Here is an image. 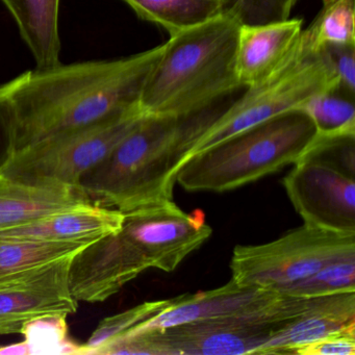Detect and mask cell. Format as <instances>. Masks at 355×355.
<instances>
[{
    "mask_svg": "<svg viewBox=\"0 0 355 355\" xmlns=\"http://www.w3.org/2000/svg\"><path fill=\"white\" fill-rule=\"evenodd\" d=\"M164 49L165 43L120 59L36 68L12 80L17 151L138 105Z\"/></svg>",
    "mask_w": 355,
    "mask_h": 355,
    "instance_id": "cell-1",
    "label": "cell"
},
{
    "mask_svg": "<svg viewBox=\"0 0 355 355\" xmlns=\"http://www.w3.org/2000/svg\"><path fill=\"white\" fill-rule=\"evenodd\" d=\"M230 103L223 101L184 117L145 116L103 161L83 176L78 188L94 205L122 213L173 200L178 169Z\"/></svg>",
    "mask_w": 355,
    "mask_h": 355,
    "instance_id": "cell-2",
    "label": "cell"
},
{
    "mask_svg": "<svg viewBox=\"0 0 355 355\" xmlns=\"http://www.w3.org/2000/svg\"><path fill=\"white\" fill-rule=\"evenodd\" d=\"M240 16L232 8L170 37L145 80L139 105L146 116L184 117L240 90L236 49Z\"/></svg>",
    "mask_w": 355,
    "mask_h": 355,
    "instance_id": "cell-3",
    "label": "cell"
},
{
    "mask_svg": "<svg viewBox=\"0 0 355 355\" xmlns=\"http://www.w3.org/2000/svg\"><path fill=\"white\" fill-rule=\"evenodd\" d=\"M315 136L304 112H286L189 157L176 182L189 192L234 190L296 163Z\"/></svg>",
    "mask_w": 355,
    "mask_h": 355,
    "instance_id": "cell-4",
    "label": "cell"
},
{
    "mask_svg": "<svg viewBox=\"0 0 355 355\" xmlns=\"http://www.w3.org/2000/svg\"><path fill=\"white\" fill-rule=\"evenodd\" d=\"M304 306V299L278 293L268 302L240 315L118 338L97 355L257 354L265 343Z\"/></svg>",
    "mask_w": 355,
    "mask_h": 355,
    "instance_id": "cell-5",
    "label": "cell"
},
{
    "mask_svg": "<svg viewBox=\"0 0 355 355\" xmlns=\"http://www.w3.org/2000/svg\"><path fill=\"white\" fill-rule=\"evenodd\" d=\"M294 165L282 184L304 224L355 234V136L317 135Z\"/></svg>",
    "mask_w": 355,
    "mask_h": 355,
    "instance_id": "cell-6",
    "label": "cell"
},
{
    "mask_svg": "<svg viewBox=\"0 0 355 355\" xmlns=\"http://www.w3.org/2000/svg\"><path fill=\"white\" fill-rule=\"evenodd\" d=\"M140 105L16 151L1 174L37 186L78 187L145 117Z\"/></svg>",
    "mask_w": 355,
    "mask_h": 355,
    "instance_id": "cell-7",
    "label": "cell"
},
{
    "mask_svg": "<svg viewBox=\"0 0 355 355\" xmlns=\"http://www.w3.org/2000/svg\"><path fill=\"white\" fill-rule=\"evenodd\" d=\"M350 255H355V234L303 224L272 242L236 246L230 261L232 280L240 286L274 291Z\"/></svg>",
    "mask_w": 355,
    "mask_h": 355,
    "instance_id": "cell-8",
    "label": "cell"
},
{
    "mask_svg": "<svg viewBox=\"0 0 355 355\" xmlns=\"http://www.w3.org/2000/svg\"><path fill=\"white\" fill-rule=\"evenodd\" d=\"M124 214L121 232L138 249L149 269L173 272L213 234L201 211L186 213L173 200Z\"/></svg>",
    "mask_w": 355,
    "mask_h": 355,
    "instance_id": "cell-9",
    "label": "cell"
},
{
    "mask_svg": "<svg viewBox=\"0 0 355 355\" xmlns=\"http://www.w3.org/2000/svg\"><path fill=\"white\" fill-rule=\"evenodd\" d=\"M147 269L144 257L118 230L93 241L71 257L68 286L78 302H103Z\"/></svg>",
    "mask_w": 355,
    "mask_h": 355,
    "instance_id": "cell-10",
    "label": "cell"
},
{
    "mask_svg": "<svg viewBox=\"0 0 355 355\" xmlns=\"http://www.w3.org/2000/svg\"><path fill=\"white\" fill-rule=\"evenodd\" d=\"M71 257L35 273L0 282V336L20 334L24 323L39 315H69L78 311V302L68 286Z\"/></svg>",
    "mask_w": 355,
    "mask_h": 355,
    "instance_id": "cell-11",
    "label": "cell"
},
{
    "mask_svg": "<svg viewBox=\"0 0 355 355\" xmlns=\"http://www.w3.org/2000/svg\"><path fill=\"white\" fill-rule=\"evenodd\" d=\"M302 31L300 18L241 24L236 49V76L241 88L257 86L282 69L296 51Z\"/></svg>",
    "mask_w": 355,
    "mask_h": 355,
    "instance_id": "cell-12",
    "label": "cell"
},
{
    "mask_svg": "<svg viewBox=\"0 0 355 355\" xmlns=\"http://www.w3.org/2000/svg\"><path fill=\"white\" fill-rule=\"evenodd\" d=\"M277 294L274 291L265 288L240 286L230 279L221 288L197 294L182 295V299L175 304L139 324L121 338L166 329L191 322L240 315L268 302Z\"/></svg>",
    "mask_w": 355,
    "mask_h": 355,
    "instance_id": "cell-13",
    "label": "cell"
},
{
    "mask_svg": "<svg viewBox=\"0 0 355 355\" xmlns=\"http://www.w3.org/2000/svg\"><path fill=\"white\" fill-rule=\"evenodd\" d=\"M355 322V291L313 297L304 311L265 343L257 354H291Z\"/></svg>",
    "mask_w": 355,
    "mask_h": 355,
    "instance_id": "cell-14",
    "label": "cell"
},
{
    "mask_svg": "<svg viewBox=\"0 0 355 355\" xmlns=\"http://www.w3.org/2000/svg\"><path fill=\"white\" fill-rule=\"evenodd\" d=\"M90 203L78 187L37 186L0 173V232Z\"/></svg>",
    "mask_w": 355,
    "mask_h": 355,
    "instance_id": "cell-15",
    "label": "cell"
},
{
    "mask_svg": "<svg viewBox=\"0 0 355 355\" xmlns=\"http://www.w3.org/2000/svg\"><path fill=\"white\" fill-rule=\"evenodd\" d=\"M123 220L122 211L90 203L3 230L0 232V236L26 240L93 242L120 230Z\"/></svg>",
    "mask_w": 355,
    "mask_h": 355,
    "instance_id": "cell-16",
    "label": "cell"
},
{
    "mask_svg": "<svg viewBox=\"0 0 355 355\" xmlns=\"http://www.w3.org/2000/svg\"><path fill=\"white\" fill-rule=\"evenodd\" d=\"M17 24L37 69L61 64L60 0H1Z\"/></svg>",
    "mask_w": 355,
    "mask_h": 355,
    "instance_id": "cell-17",
    "label": "cell"
},
{
    "mask_svg": "<svg viewBox=\"0 0 355 355\" xmlns=\"http://www.w3.org/2000/svg\"><path fill=\"white\" fill-rule=\"evenodd\" d=\"M90 243L0 236V282L35 273L61 259L73 257Z\"/></svg>",
    "mask_w": 355,
    "mask_h": 355,
    "instance_id": "cell-18",
    "label": "cell"
},
{
    "mask_svg": "<svg viewBox=\"0 0 355 355\" xmlns=\"http://www.w3.org/2000/svg\"><path fill=\"white\" fill-rule=\"evenodd\" d=\"M140 19L157 24L170 37L209 21L230 7V0H122Z\"/></svg>",
    "mask_w": 355,
    "mask_h": 355,
    "instance_id": "cell-19",
    "label": "cell"
},
{
    "mask_svg": "<svg viewBox=\"0 0 355 355\" xmlns=\"http://www.w3.org/2000/svg\"><path fill=\"white\" fill-rule=\"evenodd\" d=\"M303 33L315 53L329 45L355 46V0H325Z\"/></svg>",
    "mask_w": 355,
    "mask_h": 355,
    "instance_id": "cell-20",
    "label": "cell"
},
{
    "mask_svg": "<svg viewBox=\"0 0 355 355\" xmlns=\"http://www.w3.org/2000/svg\"><path fill=\"white\" fill-rule=\"evenodd\" d=\"M299 110L311 118L320 136H355L354 97L342 91L315 95Z\"/></svg>",
    "mask_w": 355,
    "mask_h": 355,
    "instance_id": "cell-21",
    "label": "cell"
},
{
    "mask_svg": "<svg viewBox=\"0 0 355 355\" xmlns=\"http://www.w3.org/2000/svg\"><path fill=\"white\" fill-rule=\"evenodd\" d=\"M354 291L355 255H350L328 263L303 279L279 286L274 292L286 296L313 298Z\"/></svg>",
    "mask_w": 355,
    "mask_h": 355,
    "instance_id": "cell-22",
    "label": "cell"
},
{
    "mask_svg": "<svg viewBox=\"0 0 355 355\" xmlns=\"http://www.w3.org/2000/svg\"><path fill=\"white\" fill-rule=\"evenodd\" d=\"M67 317L63 313H49L24 324L20 334L24 336L30 355H85L84 346L68 338Z\"/></svg>",
    "mask_w": 355,
    "mask_h": 355,
    "instance_id": "cell-23",
    "label": "cell"
},
{
    "mask_svg": "<svg viewBox=\"0 0 355 355\" xmlns=\"http://www.w3.org/2000/svg\"><path fill=\"white\" fill-rule=\"evenodd\" d=\"M182 295L164 300L148 301L121 313L105 318L97 326L88 342L83 345L85 355H97L99 350L121 338L126 332L159 315L182 299Z\"/></svg>",
    "mask_w": 355,
    "mask_h": 355,
    "instance_id": "cell-24",
    "label": "cell"
},
{
    "mask_svg": "<svg viewBox=\"0 0 355 355\" xmlns=\"http://www.w3.org/2000/svg\"><path fill=\"white\" fill-rule=\"evenodd\" d=\"M299 0H230L242 24H261L288 19Z\"/></svg>",
    "mask_w": 355,
    "mask_h": 355,
    "instance_id": "cell-25",
    "label": "cell"
},
{
    "mask_svg": "<svg viewBox=\"0 0 355 355\" xmlns=\"http://www.w3.org/2000/svg\"><path fill=\"white\" fill-rule=\"evenodd\" d=\"M321 53L329 66L338 85V90L349 96L355 93V46L329 45L323 47Z\"/></svg>",
    "mask_w": 355,
    "mask_h": 355,
    "instance_id": "cell-26",
    "label": "cell"
},
{
    "mask_svg": "<svg viewBox=\"0 0 355 355\" xmlns=\"http://www.w3.org/2000/svg\"><path fill=\"white\" fill-rule=\"evenodd\" d=\"M291 354L354 355L355 322L320 340L294 349Z\"/></svg>",
    "mask_w": 355,
    "mask_h": 355,
    "instance_id": "cell-27",
    "label": "cell"
},
{
    "mask_svg": "<svg viewBox=\"0 0 355 355\" xmlns=\"http://www.w3.org/2000/svg\"><path fill=\"white\" fill-rule=\"evenodd\" d=\"M17 151L15 112L10 97L9 83L0 86V173Z\"/></svg>",
    "mask_w": 355,
    "mask_h": 355,
    "instance_id": "cell-28",
    "label": "cell"
},
{
    "mask_svg": "<svg viewBox=\"0 0 355 355\" xmlns=\"http://www.w3.org/2000/svg\"><path fill=\"white\" fill-rule=\"evenodd\" d=\"M0 355H30L28 347L24 340L15 344L0 347Z\"/></svg>",
    "mask_w": 355,
    "mask_h": 355,
    "instance_id": "cell-29",
    "label": "cell"
}]
</instances>
